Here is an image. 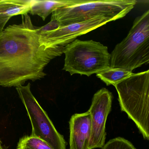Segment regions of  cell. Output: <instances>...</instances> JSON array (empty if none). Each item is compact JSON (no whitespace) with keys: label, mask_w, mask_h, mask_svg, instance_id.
<instances>
[{"label":"cell","mask_w":149,"mask_h":149,"mask_svg":"<svg viewBox=\"0 0 149 149\" xmlns=\"http://www.w3.org/2000/svg\"><path fill=\"white\" fill-rule=\"evenodd\" d=\"M65 47L42 45L39 27L28 13L23 15L21 23L8 26L0 36V86L17 87L44 78L45 68Z\"/></svg>","instance_id":"1"},{"label":"cell","mask_w":149,"mask_h":149,"mask_svg":"<svg viewBox=\"0 0 149 149\" xmlns=\"http://www.w3.org/2000/svg\"><path fill=\"white\" fill-rule=\"evenodd\" d=\"M121 111L149 140V70L134 74L115 85Z\"/></svg>","instance_id":"2"},{"label":"cell","mask_w":149,"mask_h":149,"mask_svg":"<svg viewBox=\"0 0 149 149\" xmlns=\"http://www.w3.org/2000/svg\"><path fill=\"white\" fill-rule=\"evenodd\" d=\"M149 63V10L136 17L127 36L110 54V67L132 72Z\"/></svg>","instance_id":"3"},{"label":"cell","mask_w":149,"mask_h":149,"mask_svg":"<svg viewBox=\"0 0 149 149\" xmlns=\"http://www.w3.org/2000/svg\"><path fill=\"white\" fill-rule=\"evenodd\" d=\"M136 3V0H80L75 5L56 9L52 13L51 18L57 21L61 27L98 17L115 21L124 18Z\"/></svg>","instance_id":"4"},{"label":"cell","mask_w":149,"mask_h":149,"mask_svg":"<svg viewBox=\"0 0 149 149\" xmlns=\"http://www.w3.org/2000/svg\"><path fill=\"white\" fill-rule=\"evenodd\" d=\"M63 69L74 74L90 77L110 67L108 47L97 42L76 39L65 47Z\"/></svg>","instance_id":"5"},{"label":"cell","mask_w":149,"mask_h":149,"mask_svg":"<svg viewBox=\"0 0 149 149\" xmlns=\"http://www.w3.org/2000/svg\"><path fill=\"white\" fill-rule=\"evenodd\" d=\"M32 125L31 136L42 139L54 149H66L67 143L31 91L30 83L16 87Z\"/></svg>","instance_id":"6"},{"label":"cell","mask_w":149,"mask_h":149,"mask_svg":"<svg viewBox=\"0 0 149 149\" xmlns=\"http://www.w3.org/2000/svg\"><path fill=\"white\" fill-rule=\"evenodd\" d=\"M113 95L105 88L95 93L92 98L89 112L91 120V132L89 149L102 148L106 139L105 125L111 110Z\"/></svg>","instance_id":"7"},{"label":"cell","mask_w":149,"mask_h":149,"mask_svg":"<svg viewBox=\"0 0 149 149\" xmlns=\"http://www.w3.org/2000/svg\"><path fill=\"white\" fill-rule=\"evenodd\" d=\"M111 21H114L109 18L98 17L83 22L60 27L56 30L49 33L40 34V42L47 48L66 47L77 37Z\"/></svg>","instance_id":"8"},{"label":"cell","mask_w":149,"mask_h":149,"mask_svg":"<svg viewBox=\"0 0 149 149\" xmlns=\"http://www.w3.org/2000/svg\"><path fill=\"white\" fill-rule=\"evenodd\" d=\"M69 125L70 149H90L91 125L89 112L74 114Z\"/></svg>","instance_id":"9"},{"label":"cell","mask_w":149,"mask_h":149,"mask_svg":"<svg viewBox=\"0 0 149 149\" xmlns=\"http://www.w3.org/2000/svg\"><path fill=\"white\" fill-rule=\"evenodd\" d=\"M31 0H0V36L13 16L29 13Z\"/></svg>","instance_id":"10"},{"label":"cell","mask_w":149,"mask_h":149,"mask_svg":"<svg viewBox=\"0 0 149 149\" xmlns=\"http://www.w3.org/2000/svg\"><path fill=\"white\" fill-rule=\"evenodd\" d=\"M80 0H31L29 13L40 16L43 21L56 9L77 4Z\"/></svg>","instance_id":"11"},{"label":"cell","mask_w":149,"mask_h":149,"mask_svg":"<svg viewBox=\"0 0 149 149\" xmlns=\"http://www.w3.org/2000/svg\"><path fill=\"white\" fill-rule=\"evenodd\" d=\"M133 73L132 72L109 67L96 74V76L101 79L107 86L116 84L128 78Z\"/></svg>","instance_id":"12"},{"label":"cell","mask_w":149,"mask_h":149,"mask_svg":"<svg viewBox=\"0 0 149 149\" xmlns=\"http://www.w3.org/2000/svg\"><path fill=\"white\" fill-rule=\"evenodd\" d=\"M17 149H54L42 139L33 136H26L20 139Z\"/></svg>","instance_id":"13"},{"label":"cell","mask_w":149,"mask_h":149,"mask_svg":"<svg viewBox=\"0 0 149 149\" xmlns=\"http://www.w3.org/2000/svg\"><path fill=\"white\" fill-rule=\"evenodd\" d=\"M102 149H136L132 143L123 138H115L104 144Z\"/></svg>","instance_id":"14"},{"label":"cell","mask_w":149,"mask_h":149,"mask_svg":"<svg viewBox=\"0 0 149 149\" xmlns=\"http://www.w3.org/2000/svg\"><path fill=\"white\" fill-rule=\"evenodd\" d=\"M61 27L59 22L54 18H51V20L48 24L43 26L39 27L40 34L47 33L56 30Z\"/></svg>","instance_id":"15"},{"label":"cell","mask_w":149,"mask_h":149,"mask_svg":"<svg viewBox=\"0 0 149 149\" xmlns=\"http://www.w3.org/2000/svg\"><path fill=\"white\" fill-rule=\"evenodd\" d=\"M0 149H4L3 146H2V142H1V139H0Z\"/></svg>","instance_id":"16"}]
</instances>
